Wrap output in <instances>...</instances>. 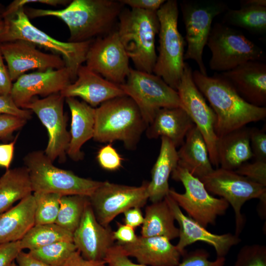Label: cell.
Returning a JSON list of instances; mask_svg holds the SVG:
<instances>
[{
    "mask_svg": "<svg viewBox=\"0 0 266 266\" xmlns=\"http://www.w3.org/2000/svg\"><path fill=\"white\" fill-rule=\"evenodd\" d=\"M120 245L129 257L148 266H178L182 256L175 245L163 236L140 235L133 243Z\"/></svg>",
    "mask_w": 266,
    "mask_h": 266,
    "instance_id": "23",
    "label": "cell"
},
{
    "mask_svg": "<svg viewBox=\"0 0 266 266\" xmlns=\"http://www.w3.org/2000/svg\"><path fill=\"white\" fill-rule=\"evenodd\" d=\"M148 181L133 186L102 181L89 197L90 205L99 223L104 227L118 215L133 207H143L149 200Z\"/></svg>",
    "mask_w": 266,
    "mask_h": 266,
    "instance_id": "13",
    "label": "cell"
},
{
    "mask_svg": "<svg viewBox=\"0 0 266 266\" xmlns=\"http://www.w3.org/2000/svg\"><path fill=\"white\" fill-rule=\"evenodd\" d=\"M209 193L225 200L233 209L235 214L234 234L239 236L245 220L241 208L248 200L258 199L266 203V187L237 173L234 170L218 167L200 179Z\"/></svg>",
    "mask_w": 266,
    "mask_h": 266,
    "instance_id": "12",
    "label": "cell"
},
{
    "mask_svg": "<svg viewBox=\"0 0 266 266\" xmlns=\"http://www.w3.org/2000/svg\"><path fill=\"white\" fill-rule=\"evenodd\" d=\"M69 0H15L10 3L1 14L2 18H4L24 8L29 3H41L52 6L66 5L69 3Z\"/></svg>",
    "mask_w": 266,
    "mask_h": 266,
    "instance_id": "46",
    "label": "cell"
},
{
    "mask_svg": "<svg viewBox=\"0 0 266 266\" xmlns=\"http://www.w3.org/2000/svg\"><path fill=\"white\" fill-rule=\"evenodd\" d=\"M217 154L220 167L231 170L253 158L250 128L244 126L218 138Z\"/></svg>",
    "mask_w": 266,
    "mask_h": 266,
    "instance_id": "29",
    "label": "cell"
},
{
    "mask_svg": "<svg viewBox=\"0 0 266 266\" xmlns=\"http://www.w3.org/2000/svg\"><path fill=\"white\" fill-rule=\"evenodd\" d=\"M250 180L266 187V162L245 163L234 170Z\"/></svg>",
    "mask_w": 266,
    "mask_h": 266,
    "instance_id": "39",
    "label": "cell"
},
{
    "mask_svg": "<svg viewBox=\"0 0 266 266\" xmlns=\"http://www.w3.org/2000/svg\"><path fill=\"white\" fill-rule=\"evenodd\" d=\"M157 14L160 23L159 45L153 73L176 90L184 72L186 44L178 28L177 1L166 0L157 10Z\"/></svg>",
    "mask_w": 266,
    "mask_h": 266,
    "instance_id": "5",
    "label": "cell"
},
{
    "mask_svg": "<svg viewBox=\"0 0 266 266\" xmlns=\"http://www.w3.org/2000/svg\"><path fill=\"white\" fill-rule=\"evenodd\" d=\"M4 28V22L3 20H0V35L3 31Z\"/></svg>",
    "mask_w": 266,
    "mask_h": 266,
    "instance_id": "55",
    "label": "cell"
},
{
    "mask_svg": "<svg viewBox=\"0 0 266 266\" xmlns=\"http://www.w3.org/2000/svg\"><path fill=\"white\" fill-rule=\"evenodd\" d=\"M148 124L138 106L124 95L107 100L95 108L93 139L106 143L122 141L125 148H136Z\"/></svg>",
    "mask_w": 266,
    "mask_h": 266,
    "instance_id": "3",
    "label": "cell"
},
{
    "mask_svg": "<svg viewBox=\"0 0 266 266\" xmlns=\"http://www.w3.org/2000/svg\"><path fill=\"white\" fill-rule=\"evenodd\" d=\"M33 194L0 214V244L20 240L35 225Z\"/></svg>",
    "mask_w": 266,
    "mask_h": 266,
    "instance_id": "26",
    "label": "cell"
},
{
    "mask_svg": "<svg viewBox=\"0 0 266 266\" xmlns=\"http://www.w3.org/2000/svg\"><path fill=\"white\" fill-rule=\"evenodd\" d=\"M4 28L0 35V43L23 40L47 49L60 56L66 66L76 78L79 67L86 61L89 48L93 40L63 42L57 40L34 26L24 8L3 19Z\"/></svg>",
    "mask_w": 266,
    "mask_h": 266,
    "instance_id": "6",
    "label": "cell"
},
{
    "mask_svg": "<svg viewBox=\"0 0 266 266\" xmlns=\"http://www.w3.org/2000/svg\"><path fill=\"white\" fill-rule=\"evenodd\" d=\"M241 6H266V0H242L240 1Z\"/></svg>",
    "mask_w": 266,
    "mask_h": 266,
    "instance_id": "54",
    "label": "cell"
},
{
    "mask_svg": "<svg viewBox=\"0 0 266 266\" xmlns=\"http://www.w3.org/2000/svg\"><path fill=\"white\" fill-rule=\"evenodd\" d=\"M73 234L55 223L34 225L20 240L22 249L29 251L62 241H73Z\"/></svg>",
    "mask_w": 266,
    "mask_h": 266,
    "instance_id": "33",
    "label": "cell"
},
{
    "mask_svg": "<svg viewBox=\"0 0 266 266\" xmlns=\"http://www.w3.org/2000/svg\"><path fill=\"white\" fill-rule=\"evenodd\" d=\"M65 100L60 93L41 99L34 97L24 107L34 112L46 128L48 141L44 152L53 162L57 159L60 162L66 161L70 139L64 112Z\"/></svg>",
    "mask_w": 266,
    "mask_h": 266,
    "instance_id": "15",
    "label": "cell"
},
{
    "mask_svg": "<svg viewBox=\"0 0 266 266\" xmlns=\"http://www.w3.org/2000/svg\"><path fill=\"white\" fill-rule=\"evenodd\" d=\"M119 86L136 103L148 125L162 108H183L177 91L153 73L131 68L125 81Z\"/></svg>",
    "mask_w": 266,
    "mask_h": 266,
    "instance_id": "11",
    "label": "cell"
},
{
    "mask_svg": "<svg viewBox=\"0 0 266 266\" xmlns=\"http://www.w3.org/2000/svg\"><path fill=\"white\" fill-rule=\"evenodd\" d=\"M122 246L114 244L108 250L104 259L107 266H148L133 262Z\"/></svg>",
    "mask_w": 266,
    "mask_h": 266,
    "instance_id": "42",
    "label": "cell"
},
{
    "mask_svg": "<svg viewBox=\"0 0 266 266\" xmlns=\"http://www.w3.org/2000/svg\"><path fill=\"white\" fill-rule=\"evenodd\" d=\"M23 161L29 170L33 193L89 197L102 182L81 177L71 171L56 167L43 151L29 152Z\"/></svg>",
    "mask_w": 266,
    "mask_h": 266,
    "instance_id": "7",
    "label": "cell"
},
{
    "mask_svg": "<svg viewBox=\"0 0 266 266\" xmlns=\"http://www.w3.org/2000/svg\"><path fill=\"white\" fill-rule=\"evenodd\" d=\"M10 266H16L15 262L13 263Z\"/></svg>",
    "mask_w": 266,
    "mask_h": 266,
    "instance_id": "56",
    "label": "cell"
},
{
    "mask_svg": "<svg viewBox=\"0 0 266 266\" xmlns=\"http://www.w3.org/2000/svg\"><path fill=\"white\" fill-rule=\"evenodd\" d=\"M15 261L16 266H50L23 251L18 254Z\"/></svg>",
    "mask_w": 266,
    "mask_h": 266,
    "instance_id": "53",
    "label": "cell"
},
{
    "mask_svg": "<svg viewBox=\"0 0 266 266\" xmlns=\"http://www.w3.org/2000/svg\"><path fill=\"white\" fill-rule=\"evenodd\" d=\"M89 202V197L85 196H62L55 224L73 234Z\"/></svg>",
    "mask_w": 266,
    "mask_h": 266,
    "instance_id": "34",
    "label": "cell"
},
{
    "mask_svg": "<svg viewBox=\"0 0 266 266\" xmlns=\"http://www.w3.org/2000/svg\"><path fill=\"white\" fill-rule=\"evenodd\" d=\"M233 266H266V247L260 244H246L237 255Z\"/></svg>",
    "mask_w": 266,
    "mask_h": 266,
    "instance_id": "37",
    "label": "cell"
},
{
    "mask_svg": "<svg viewBox=\"0 0 266 266\" xmlns=\"http://www.w3.org/2000/svg\"><path fill=\"white\" fill-rule=\"evenodd\" d=\"M32 111L21 108L14 102L10 95L0 96V114H8L29 120L32 118Z\"/></svg>",
    "mask_w": 266,
    "mask_h": 266,
    "instance_id": "44",
    "label": "cell"
},
{
    "mask_svg": "<svg viewBox=\"0 0 266 266\" xmlns=\"http://www.w3.org/2000/svg\"><path fill=\"white\" fill-rule=\"evenodd\" d=\"M65 98L79 97L93 107L112 99L126 95L120 86L81 66L75 80L60 93Z\"/></svg>",
    "mask_w": 266,
    "mask_h": 266,
    "instance_id": "21",
    "label": "cell"
},
{
    "mask_svg": "<svg viewBox=\"0 0 266 266\" xmlns=\"http://www.w3.org/2000/svg\"><path fill=\"white\" fill-rule=\"evenodd\" d=\"M76 250L73 241H62L30 250L28 253L33 258L50 266H62Z\"/></svg>",
    "mask_w": 266,
    "mask_h": 266,
    "instance_id": "35",
    "label": "cell"
},
{
    "mask_svg": "<svg viewBox=\"0 0 266 266\" xmlns=\"http://www.w3.org/2000/svg\"><path fill=\"white\" fill-rule=\"evenodd\" d=\"M223 23L245 29L256 34L266 33V6H241L237 9L229 8Z\"/></svg>",
    "mask_w": 266,
    "mask_h": 266,
    "instance_id": "32",
    "label": "cell"
},
{
    "mask_svg": "<svg viewBox=\"0 0 266 266\" xmlns=\"http://www.w3.org/2000/svg\"><path fill=\"white\" fill-rule=\"evenodd\" d=\"M194 125L182 107H164L156 112L145 133L149 139L166 137L176 148L183 143L187 133Z\"/></svg>",
    "mask_w": 266,
    "mask_h": 266,
    "instance_id": "24",
    "label": "cell"
},
{
    "mask_svg": "<svg viewBox=\"0 0 266 266\" xmlns=\"http://www.w3.org/2000/svg\"><path fill=\"white\" fill-rule=\"evenodd\" d=\"M62 266H106L104 260H89L84 258L77 250L73 252Z\"/></svg>",
    "mask_w": 266,
    "mask_h": 266,
    "instance_id": "49",
    "label": "cell"
},
{
    "mask_svg": "<svg viewBox=\"0 0 266 266\" xmlns=\"http://www.w3.org/2000/svg\"><path fill=\"white\" fill-rule=\"evenodd\" d=\"M220 74L247 102L258 107L266 105V64L249 61Z\"/></svg>",
    "mask_w": 266,
    "mask_h": 266,
    "instance_id": "22",
    "label": "cell"
},
{
    "mask_svg": "<svg viewBox=\"0 0 266 266\" xmlns=\"http://www.w3.org/2000/svg\"><path fill=\"white\" fill-rule=\"evenodd\" d=\"M192 75L197 87L216 115L215 130L218 138L266 118V107L246 101L220 73L208 76L195 70Z\"/></svg>",
    "mask_w": 266,
    "mask_h": 266,
    "instance_id": "1",
    "label": "cell"
},
{
    "mask_svg": "<svg viewBox=\"0 0 266 266\" xmlns=\"http://www.w3.org/2000/svg\"><path fill=\"white\" fill-rule=\"evenodd\" d=\"M65 100L71 114L70 139L66 155L72 161H79L84 158L82 146L94 136L95 108L75 98H66Z\"/></svg>",
    "mask_w": 266,
    "mask_h": 266,
    "instance_id": "25",
    "label": "cell"
},
{
    "mask_svg": "<svg viewBox=\"0 0 266 266\" xmlns=\"http://www.w3.org/2000/svg\"><path fill=\"white\" fill-rule=\"evenodd\" d=\"M177 165L199 179L214 169L206 142L195 125L187 133L183 143L177 151Z\"/></svg>",
    "mask_w": 266,
    "mask_h": 266,
    "instance_id": "27",
    "label": "cell"
},
{
    "mask_svg": "<svg viewBox=\"0 0 266 266\" xmlns=\"http://www.w3.org/2000/svg\"><path fill=\"white\" fill-rule=\"evenodd\" d=\"M183 256L178 266H224L226 262L225 257H217L214 261H209V254L203 249L186 253Z\"/></svg>",
    "mask_w": 266,
    "mask_h": 266,
    "instance_id": "38",
    "label": "cell"
},
{
    "mask_svg": "<svg viewBox=\"0 0 266 266\" xmlns=\"http://www.w3.org/2000/svg\"><path fill=\"white\" fill-rule=\"evenodd\" d=\"M192 73L191 67L185 63L184 72L176 91L183 108L203 136L212 165L218 168L219 165L217 154L218 138L215 130L216 115L197 87Z\"/></svg>",
    "mask_w": 266,
    "mask_h": 266,
    "instance_id": "14",
    "label": "cell"
},
{
    "mask_svg": "<svg viewBox=\"0 0 266 266\" xmlns=\"http://www.w3.org/2000/svg\"><path fill=\"white\" fill-rule=\"evenodd\" d=\"M172 178L182 183L184 193H179L171 188L168 195L188 216L206 228L214 225L217 218L226 212L230 204L224 199L211 196L203 182L178 165L173 170Z\"/></svg>",
    "mask_w": 266,
    "mask_h": 266,
    "instance_id": "10",
    "label": "cell"
},
{
    "mask_svg": "<svg viewBox=\"0 0 266 266\" xmlns=\"http://www.w3.org/2000/svg\"><path fill=\"white\" fill-rule=\"evenodd\" d=\"M123 5H127L131 8L143 10L157 11L165 3V0H121Z\"/></svg>",
    "mask_w": 266,
    "mask_h": 266,
    "instance_id": "48",
    "label": "cell"
},
{
    "mask_svg": "<svg viewBox=\"0 0 266 266\" xmlns=\"http://www.w3.org/2000/svg\"><path fill=\"white\" fill-rule=\"evenodd\" d=\"M158 158L151 170V179L148 181L147 192L152 202L163 200L169 191L168 180L178 164L176 148L166 137H161Z\"/></svg>",
    "mask_w": 266,
    "mask_h": 266,
    "instance_id": "28",
    "label": "cell"
},
{
    "mask_svg": "<svg viewBox=\"0 0 266 266\" xmlns=\"http://www.w3.org/2000/svg\"><path fill=\"white\" fill-rule=\"evenodd\" d=\"M117 30L120 40L135 69L153 73L157 54L156 36L160 23L157 11L131 8L122 11Z\"/></svg>",
    "mask_w": 266,
    "mask_h": 266,
    "instance_id": "4",
    "label": "cell"
},
{
    "mask_svg": "<svg viewBox=\"0 0 266 266\" xmlns=\"http://www.w3.org/2000/svg\"><path fill=\"white\" fill-rule=\"evenodd\" d=\"M118 228L113 231L114 240H117L119 244H129L135 242L137 239L134 232V229L126 224L117 223Z\"/></svg>",
    "mask_w": 266,
    "mask_h": 266,
    "instance_id": "47",
    "label": "cell"
},
{
    "mask_svg": "<svg viewBox=\"0 0 266 266\" xmlns=\"http://www.w3.org/2000/svg\"><path fill=\"white\" fill-rule=\"evenodd\" d=\"M165 198L179 226V241L175 246L182 256L186 253L185 249L187 246L201 241L213 247L217 257H225L231 248L241 241L239 236L234 234H217L209 232L206 228L185 215L168 194Z\"/></svg>",
    "mask_w": 266,
    "mask_h": 266,
    "instance_id": "19",
    "label": "cell"
},
{
    "mask_svg": "<svg viewBox=\"0 0 266 266\" xmlns=\"http://www.w3.org/2000/svg\"><path fill=\"white\" fill-rule=\"evenodd\" d=\"M85 62L89 69L118 85L124 83L131 69L117 31L93 40Z\"/></svg>",
    "mask_w": 266,
    "mask_h": 266,
    "instance_id": "16",
    "label": "cell"
},
{
    "mask_svg": "<svg viewBox=\"0 0 266 266\" xmlns=\"http://www.w3.org/2000/svg\"><path fill=\"white\" fill-rule=\"evenodd\" d=\"M27 120L8 114H0V138L9 139L14 132L22 128Z\"/></svg>",
    "mask_w": 266,
    "mask_h": 266,
    "instance_id": "43",
    "label": "cell"
},
{
    "mask_svg": "<svg viewBox=\"0 0 266 266\" xmlns=\"http://www.w3.org/2000/svg\"><path fill=\"white\" fill-rule=\"evenodd\" d=\"M206 45L211 53L209 66L220 73L249 61H264V51L240 31L224 23L212 26Z\"/></svg>",
    "mask_w": 266,
    "mask_h": 266,
    "instance_id": "8",
    "label": "cell"
},
{
    "mask_svg": "<svg viewBox=\"0 0 266 266\" xmlns=\"http://www.w3.org/2000/svg\"><path fill=\"white\" fill-rule=\"evenodd\" d=\"M250 143L255 160L266 162V129H250Z\"/></svg>",
    "mask_w": 266,
    "mask_h": 266,
    "instance_id": "41",
    "label": "cell"
},
{
    "mask_svg": "<svg viewBox=\"0 0 266 266\" xmlns=\"http://www.w3.org/2000/svg\"><path fill=\"white\" fill-rule=\"evenodd\" d=\"M72 238L76 250L81 256L85 259L95 261L104 260L115 241L110 227L103 226L97 221L90 201Z\"/></svg>",
    "mask_w": 266,
    "mask_h": 266,
    "instance_id": "20",
    "label": "cell"
},
{
    "mask_svg": "<svg viewBox=\"0 0 266 266\" xmlns=\"http://www.w3.org/2000/svg\"><path fill=\"white\" fill-rule=\"evenodd\" d=\"M17 137L14 140L6 144H0V166L6 170L9 169L12 161L14 151V146Z\"/></svg>",
    "mask_w": 266,
    "mask_h": 266,
    "instance_id": "51",
    "label": "cell"
},
{
    "mask_svg": "<svg viewBox=\"0 0 266 266\" xmlns=\"http://www.w3.org/2000/svg\"><path fill=\"white\" fill-rule=\"evenodd\" d=\"M187 47L184 60H194L199 71L206 75L202 55L214 18L229 8L219 0H185L180 3Z\"/></svg>",
    "mask_w": 266,
    "mask_h": 266,
    "instance_id": "9",
    "label": "cell"
},
{
    "mask_svg": "<svg viewBox=\"0 0 266 266\" xmlns=\"http://www.w3.org/2000/svg\"><path fill=\"white\" fill-rule=\"evenodd\" d=\"M0 49L6 61L12 81H16L28 70L49 68L60 69L66 66L63 58L55 54L41 52L34 44L23 40L0 43Z\"/></svg>",
    "mask_w": 266,
    "mask_h": 266,
    "instance_id": "18",
    "label": "cell"
},
{
    "mask_svg": "<svg viewBox=\"0 0 266 266\" xmlns=\"http://www.w3.org/2000/svg\"><path fill=\"white\" fill-rule=\"evenodd\" d=\"M22 250L20 240L0 244V266H10Z\"/></svg>",
    "mask_w": 266,
    "mask_h": 266,
    "instance_id": "45",
    "label": "cell"
},
{
    "mask_svg": "<svg viewBox=\"0 0 266 266\" xmlns=\"http://www.w3.org/2000/svg\"><path fill=\"white\" fill-rule=\"evenodd\" d=\"M165 198L146 206L141 236H163L170 240L178 237L179 229Z\"/></svg>",
    "mask_w": 266,
    "mask_h": 266,
    "instance_id": "30",
    "label": "cell"
},
{
    "mask_svg": "<svg viewBox=\"0 0 266 266\" xmlns=\"http://www.w3.org/2000/svg\"><path fill=\"white\" fill-rule=\"evenodd\" d=\"M123 214L125 224L133 229L142 225L143 223L144 216L140 208H131L125 211Z\"/></svg>",
    "mask_w": 266,
    "mask_h": 266,
    "instance_id": "52",
    "label": "cell"
},
{
    "mask_svg": "<svg viewBox=\"0 0 266 266\" xmlns=\"http://www.w3.org/2000/svg\"><path fill=\"white\" fill-rule=\"evenodd\" d=\"M0 20H1V19L0 18Z\"/></svg>",
    "mask_w": 266,
    "mask_h": 266,
    "instance_id": "57",
    "label": "cell"
},
{
    "mask_svg": "<svg viewBox=\"0 0 266 266\" xmlns=\"http://www.w3.org/2000/svg\"><path fill=\"white\" fill-rule=\"evenodd\" d=\"M29 172L26 166L6 170L0 177V214L18 200L32 194Z\"/></svg>",
    "mask_w": 266,
    "mask_h": 266,
    "instance_id": "31",
    "label": "cell"
},
{
    "mask_svg": "<svg viewBox=\"0 0 266 266\" xmlns=\"http://www.w3.org/2000/svg\"><path fill=\"white\" fill-rule=\"evenodd\" d=\"M97 160L100 166L104 169L114 171L121 167L123 159L112 146L108 144L99 150Z\"/></svg>",
    "mask_w": 266,
    "mask_h": 266,
    "instance_id": "40",
    "label": "cell"
},
{
    "mask_svg": "<svg viewBox=\"0 0 266 266\" xmlns=\"http://www.w3.org/2000/svg\"><path fill=\"white\" fill-rule=\"evenodd\" d=\"M35 202V225L55 223L61 195L55 193L33 194Z\"/></svg>",
    "mask_w": 266,
    "mask_h": 266,
    "instance_id": "36",
    "label": "cell"
},
{
    "mask_svg": "<svg viewBox=\"0 0 266 266\" xmlns=\"http://www.w3.org/2000/svg\"><path fill=\"white\" fill-rule=\"evenodd\" d=\"M75 79L71 71L66 66L25 73L12 84L10 95L16 105L24 109L36 95L45 98L60 93Z\"/></svg>",
    "mask_w": 266,
    "mask_h": 266,
    "instance_id": "17",
    "label": "cell"
},
{
    "mask_svg": "<svg viewBox=\"0 0 266 266\" xmlns=\"http://www.w3.org/2000/svg\"><path fill=\"white\" fill-rule=\"evenodd\" d=\"M0 49V96L10 95L12 83Z\"/></svg>",
    "mask_w": 266,
    "mask_h": 266,
    "instance_id": "50",
    "label": "cell"
},
{
    "mask_svg": "<svg viewBox=\"0 0 266 266\" xmlns=\"http://www.w3.org/2000/svg\"><path fill=\"white\" fill-rule=\"evenodd\" d=\"M120 0H73L65 8L58 10L25 8L29 19L54 16L68 28V42H80L109 32L122 11Z\"/></svg>",
    "mask_w": 266,
    "mask_h": 266,
    "instance_id": "2",
    "label": "cell"
}]
</instances>
